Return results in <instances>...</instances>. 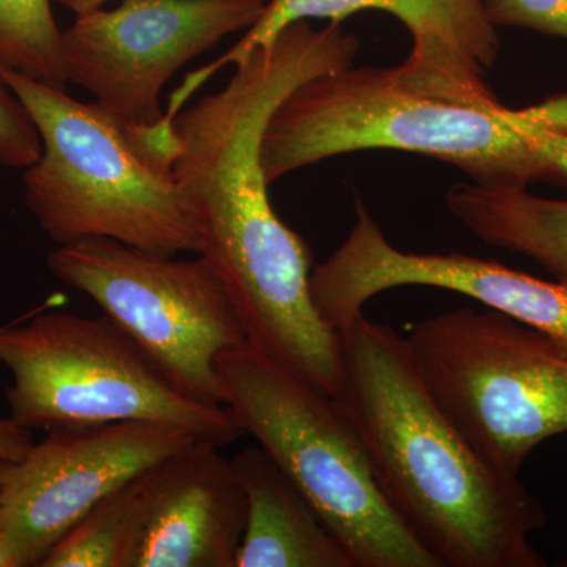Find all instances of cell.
Instances as JSON below:
<instances>
[{
  "instance_id": "cell-26",
  "label": "cell",
  "mask_w": 567,
  "mask_h": 567,
  "mask_svg": "<svg viewBox=\"0 0 567 567\" xmlns=\"http://www.w3.org/2000/svg\"><path fill=\"white\" fill-rule=\"evenodd\" d=\"M561 566H563V567H567V561H566V563H563V565H561Z\"/></svg>"
},
{
  "instance_id": "cell-1",
  "label": "cell",
  "mask_w": 567,
  "mask_h": 567,
  "mask_svg": "<svg viewBox=\"0 0 567 567\" xmlns=\"http://www.w3.org/2000/svg\"><path fill=\"white\" fill-rule=\"evenodd\" d=\"M358 48L339 22H295L237 63L221 91L173 121V174L196 227V254L219 276L249 333H282L315 311L311 252L268 197L265 130L298 85L350 65Z\"/></svg>"
},
{
  "instance_id": "cell-5",
  "label": "cell",
  "mask_w": 567,
  "mask_h": 567,
  "mask_svg": "<svg viewBox=\"0 0 567 567\" xmlns=\"http://www.w3.org/2000/svg\"><path fill=\"white\" fill-rule=\"evenodd\" d=\"M227 409L312 503L357 567H442L380 491L333 395L251 346L218 360Z\"/></svg>"
},
{
  "instance_id": "cell-8",
  "label": "cell",
  "mask_w": 567,
  "mask_h": 567,
  "mask_svg": "<svg viewBox=\"0 0 567 567\" xmlns=\"http://www.w3.org/2000/svg\"><path fill=\"white\" fill-rule=\"evenodd\" d=\"M48 268L99 305L183 395L226 405L218 360L249 346L226 287L204 257L148 252L110 238L58 246Z\"/></svg>"
},
{
  "instance_id": "cell-16",
  "label": "cell",
  "mask_w": 567,
  "mask_h": 567,
  "mask_svg": "<svg viewBox=\"0 0 567 567\" xmlns=\"http://www.w3.org/2000/svg\"><path fill=\"white\" fill-rule=\"evenodd\" d=\"M151 468L92 507L40 567H133L151 503Z\"/></svg>"
},
{
  "instance_id": "cell-2",
  "label": "cell",
  "mask_w": 567,
  "mask_h": 567,
  "mask_svg": "<svg viewBox=\"0 0 567 567\" xmlns=\"http://www.w3.org/2000/svg\"><path fill=\"white\" fill-rule=\"evenodd\" d=\"M333 398L360 436L380 491L442 567H543L532 544L543 505L466 442L417 371L404 336L364 315L338 331Z\"/></svg>"
},
{
  "instance_id": "cell-17",
  "label": "cell",
  "mask_w": 567,
  "mask_h": 567,
  "mask_svg": "<svg viewBox=\"0 0 567 567\" xmlns=\"http://www.w3.org/2000/svg\"><path fill=\"white\" fill-rule=\"evenodd\" d=\"M0 65L62 87V31L52 0H0Z\"/></svg>"
},
{
  "instance_id": "cell-23",
  "label": "cell",
  "mask_w": 567,
  "mask_h": 567,
  "mask_svg": "<svg viewBox=\"0 0 567 567\" xmlns=\"http://www.w3.org/2000/svg\"><path fill=\"white\" fill-rule=\"evenodd\" d=\"M52 2L61 3L62 7L69 9L74 17L91 13V11L104 9L111 0H52Z\"/></svg>"
},
{
  "instance_id": "cell-18",
  "label": "cell",
  "mask_w": 567,
  "mask_h": 567,
  "mask_svg": "<svg viewBox=\"0 0 567 567\" xmlns=\"http://www.w3.org/2000/svg\"><path fill=\"white\" fill-rule=\"evenodd\" d=\"M40 155V134L31 114L0 76V164L24 171Z\"/></svg>"
},
{
  "instance_id": "cell-10",
  "label": "cell",
  "mask_w": 567,
  "mask_h": 567,
  "mask_svg": "<svg viewBox=\"0 0 567 567\" xmlns=\"http://www.w3.org/2000/svg\"><path fill=\"white\" fill-rule=\"evenodd\" d=\"M193 440L152 421L48 429L0 475V529L22 567L40 566L92 507Z\"/></svg>"
},
{
  "instance_id": "cell-19",
  "label": "cell",
  "mask_w": 567,
  "mask_h": 567,
  "mask_svg": "<svg viewBox=\"0 0 567 567\" xmlns=\"http://www.w3.org/2000/svg\"><path fill=\"white\" fill-rule=\"evenodd\" d=\"M484 9L496 29H529L567 40V0H484Z\"/></svg>"
},
{
  "instance_id": "cell-13",
  "label": "cell",
  "mask_w": 567,
  "mask_h": 567,
  "mask_svg": "<svg viewBox=\"0 0 567 567\" xmlns=\"http://www.w3.org/2000/svg\"><path fill=\"white\" fill-rule=\"evenodd\" d=\"M151 476L133 567H235L246 498L221 447L193 440L153 465Z\"/></svg>"
},
{
  "instance_id": "cell-7",
  "label": "cell",
  "mask_w": 567,
  "mask_h": 567,
  "mask_svg": "<svg viewBox=\"0 0 567 567\" xmlns=\"http://www.w3.org/2000/svg\"><path fill=\"white\" fill-rule=\"evenodd\" d=\"M425 386L477 454L518 477L540 443L567 432V352L487 308L421 320L405 336Z\"/></svg>"
},
{
  "instance_id": "cell-21",
  "label": "cell",
  "mask_w": 567,
  "mask_h": 567,
  "mask_svg": "<svg viewBox=\"0 0 567 567\" xmlns=\"http://www.w3.org/2000/svg\"><path fill=\"white\" fill-rule=\"evenodd\" d=\"M518 114L540 128L550 132L567 133V92L558 93L543 103L517 110Z\"/></svg>"
},
{
  "instance_id": "cell-24",
  "label": "cell",
  "mask_w": 567,
  "mask_h": 567,
  "mask_svg": "<svg viewBox=\"0 0 567 567\" xmlns=\"http://www.w3.org/2000/svg\"><path fill=\"white\" fill-rule=\"evenodd\" d=\"M0 567H22L20 555L14 550L6 533L0 529Z\"/></svg>"
},
{
  "instance_id": "cell-9",
  "label": "cell",
  "mask_w": 567,
  "mask_h": 567,
  "mask_svg": "<svg viewBox=\"0 0 567 567\" xmlns=\"http://www.w3.org/2000/svg\"><path fill=\"white\" fill-rule=\"evenodd\" d=\"M267 0H121L62 31L66 81L126 126L162 122V92L182 66L259 20Z\"/></svg>"
},
{
  "instance_id": "cell-11",
  "label": "cell",
  "mask_w": 567,
  "mask_h": 567,
  "mask_svg": "<svg viewBox=\"0 0 567 567\" xmlns=\"http://www.w3.org/2000/svg\"><path fill=\"white\" fill-rule=\"evenodd\" d=\"M405 286L465 295L539 331L567 352V279L546 281L470 254L401 251L358 200L349 237L311 274L317 312L339 331L364 315L377 295Z\"/></svg>"
},
{
  "instance_id": "cell-3",
  "label": "cell",
  "mask_w": 567,
  "mask_h": 567,
  "mask_svg": "<svg viewBox=\"0 0 567 567\" xmlns=\"http://www.w3.org/2000/svg\"><path fill=\"white\" fill-rule=\"evenodd\" d=\"M363 151L429 156L495 188H527L547 178L502 103L450 102L406 84L395 69L352 63L306 81L279 104L264 133L260 162L271 185Z\"/></svg>"
},
{
  "instance_id": "cell-14",
  "label": "cell",
  "mask_w": 567,
  "mask_h": 567,
  "mask_svg": "<svg viewBox=\"0 0 567 567\" xmlns=\"http://www.w3.org/2000/svg\"><path fill=\"white\" fill-rule=\"evenodd\" d=\"M230 462L246 498L235 567H357L312 503L259 443Z\"/></svg>"
},
{
  "instance_id": "cell-6",
  "label": "cell",
  "mask_w": 567,
  "mask_h": 567,
  "mask_svg": "<svg viewBox=\"0 0 567 567\" xmlns=\"http://www.w3.org/2000/svg\"><path fill=\"white\" fill-rule=\"evenodd\" d=\"M10 417L28 429L152 421L224 447L244 429L227 405L186 398L110 317L37 312L0 324Z\"/></svg>"
},
{
  "instance_id": "cell-25",
  "label": "cell",
  "mask_w": 567,
  "mask_h": 567,
  "mask_svg": "<svg viewBox=\"0 0 567 567\" xmlns=\"http://www.w3.org/2000/svg\"><path fill=\"white\" fill-rule=\"evenodd\" d=\"M7 464H9V462L2 461V458H0V475H2L3 466H6Z\"/></svg>"
},
{
  "instance_id": "cell-15",
  "label": "cell",
  "mask_w": 567,
  "mask_h": 567,
  "mask_svg": "<svg viewBox=\"0 0 567 567\" xmlns=\"http://www.w3.org/2000/svg\"><path fill=\"white\" fill-rule=\"evenodd\" d=\"M446 207L480 240L524 254L567 279V199L472 182L454 185L446 194Z\"/></svg>"
},
{
  "instance_id": "cell-22",
  "label": "cell",
  "mask_w": 567,
  "mask_h": 567,
  "mask_svg": "<svg viewBox=\"0 0 567 567\" xmlns=\"http://www.w3.org/2000/svg\"><path fill=\"white\" fill-rule=\"evenodd\" d=\"M32 445L31 429L18 424L13 417L0 420V458L2 461H20Z\"/></svg>"
},
{
  "instance_id": "cell-20",
  "label": "cell",
  "mask_w": 567,
  "mask_h": 567,
  "mask_svg": "<svg viewBox=\"0 0 567 567\" xmlns=\"http://www.w3.org/2000/svg\"><path fill=\"white\" fill-rule=\"evenodd\" d=\"M506 117L524 134L546 169L547 178L567 183V133L550 132L525 121L517 110L506 107Z\"/></svg>"
},
{
  "instance_id": "cell-12",
  "label": "cell",
  "mask_w": 567,
  "mask_h": 567,
  "mask_svg": "<svg viewBox=\"0 0 567 567\" xmlns=\"http://www.w3.org/2000/svg\"><path fill=\"white\" fill-rule=\"evenodd\" d=\"M365 10L398 18L412 35L409 58L395 66L406 84L450 102L480 106L498 103L486 84V73L498 58L499 35L488 21L484 0H267L259 20L226 54L186 74L164 114L174 118L219 70L244 62L295 22L342 24Z\"/></svg>"
},
{
  "instance_id": "cell-4",
  "label": "cell",
  "mask_w": 567,
  "mask_h": 567,
  "mask_svg": "<svg viewBox=\"0 0 567 567\" xmlns=\"http://www.w3.org/2000/svg\"><path fill=\"white\" fill-rule=\"evenodd\" d=\"M31 114L41 155L22 174L24 199L59 246L110 238L144 251L197 252V234L174 174L156 166L99 103L0 65Z\"/></svg>"
}]
</instances>
